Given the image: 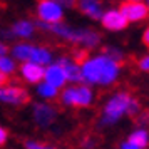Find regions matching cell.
Instances as JSON below:
<instances>
[{
	"instance_id": "6da1fadb",
	"label": "cell",
	"mask_w": 149,
	"mask_h": 149,
	"mask_svg": "<svg viewBox=\"0 0 149 149\" xmlns=\"http://www.w3.org/2000/svg\"><path fill=\"white\" fill-rule=\"evenodd\" d=\"M82 79L87 84H99V86H109L117 79L119 75V64L109 59L106 55H95L92 59H87L81 65Z\"/></svg>"
},
{
	"instance_id": "7a4b0ae2",
	"label": "cell",
	"mask_w": 149,
	"mask_h": 149,
	"mask_svg": "<svg viewBox=\"0 0 149 149\" xmlns=\"http://www.w3.org/2000/svg\"><path fill=\"white\" fill-rule=\"evenodd\" d=\"M134 101V97L129 92H119L114 94L104 106V112L99 121V126H111L116 121H119L124 114H127L131 104Z\"/></svg>"
},
{
	"instance_id": "3957f363",
	"label": "cell",
	"mask_w": 149,
	"mask_h": 149,
	"mask_svg": "<svg viewBox=\"0 0 149 149\" xmlns=\"http://www.w3.org/2000/svg\"><path fill=\"white\" fill-rule=\"evenodd\" d=\"M62 102L67 106H75V107H86L92 101V91L87 86H77V87H67L62 92Z\"/></svg>"
},
{
	"instance_id": "277c9868",
	"label": "cell",
	"mask_w": 149,
	"mask_h": 149,
	"mask_svg": "<svg viewBox=\"0 0 149 149\" xmlns=\"http://www.w3.org/2000/svg\"><path fill=\"white\" fill-rule=\"evenodd\" d=\"M37 15L44 24H61L62 7H59L52 0H37Z\"/></svg>"
},
{
	"instance_id": "5b68a950",
	"label": "cell",
	"mask_w": 149,
	"mask_h": 149,
	"mask_svg": "<svg viewBox=\"0 0 149 149\" xmlns=\"http://www.w3.org/2000/svg\"><path fill=\"white\" fill-rule=\"evenodd\" d=\"M119 12L127 19V22H139V20H144L149 15V8L142 2H129V0H126L121 5Z\"/></svg>"
},
{
	"instance_id": "8992f818",
	"label": "cell",
	"mask_w": 149,
	"mask_h": 149,
	"mask_svg": "<svg viewBox=\"0 0 149 149\" xmlns=\"http://www.w3.org/2000/svg\"><path fill=\"white\" fill-rule=\"evenodd\" d=\"M0 101L7 102V104H15V106H22L30 101V95L25 89L17 87V86H5L0 87Z\"/></svg>"
},
{
	"instance_id": "52a82bcc",
	"label": "cell",
	"mask_w": 149,
	"mask_h": 149,
	"mask_svg": "<svg viewBox=\"0 0 149 149\" xmlns=\"http://www.w3.org/2000/svg\"><path fill=\"white\" fill-rule=\"evenodd\" d=\"M55 117H57V111H55L52 106L42 104V102H39V104L34 106V119L40 127L50 126V124L55 121Z\"/></svg>"
},
{
	"instance_id": "ba28073f",
	"label": "cell",
	"mask_w": 149,
	"mask_h": 149,
	"mask_svg": "<svg viewBox=\"0 0 149 149\" xmlns=\"http://www.w3.org/2000/svg\"><path fill=\"white\" fill-rule=\"evenodd\" d=\"M127 19L119 12V10H109L102 15V27L107 30H122L127 27Z\"/></svg>"
},
{
	"instance_id": "9c48e42d",
	"label": "cell",
	"mask_w": 149,
	"mask_h": 149,
	"mask_svg": "<svg viewBox=\"0 0 149 149\" xmlns=\"http://www.w3.org/2000/svg\"><path fill=\"white\" fill-rule=\"evenodd\" d=\"M57 64L62 67L64 74H65V79H67L69 82H72V84H81V82H84V79H82V72H81V67H79L75 62L69 61L67 57H61Z\"/></svg>"
},
{
	"instance_id": "30bf717a",
	"label": "cell",
	"mask_w": 149,
	"mask_h": 149,
	"mask_svg": "<svg viewBox=\"0 0 149 149\" xmlns=\"http://www.w3.org/2000/svg\"><path fill=\"white\" fill-rule=\"evenodd\" d=\"M20 72L27 82L39 84L44 79V75H45V69L42 65H39V64H34V62H24L20 67Z\"/></svg>"
},
{
	"instance_id": "8fae6325",
	"label": "cell",
	"mask_w": 149,
	"mask_h": 149,
	"mask_svg": "<svg viewBox=\"0 0 149 149\" xmlns=\"http://www.w3.org/2000/svg\"><path fill=\"white\" fill-rule=\"evenodd\" d=\"M44 79H45L47 84L54 86L55 89L62 87V86L67 82L65 74H64V70H62V67L59 65V64H52V65H49V67L45 69V75H44Z\"/></svg>"
},
{
	"instance_id": "7c38bea8",
	"label": "cell",
	"mask_w": 149,
	"mask_h": 149,
	"mask_svg": "<svg viewBox=\"0 0 149 149\" xmlns=\"http://www.w3.org/2000/svg\"><path fill=\"white\" fill-rule=\"evenodd\" d=\"M101 42V34L92 29H77L75 44H82L86 47H95Z\"/></svg>"
},
{
	"instance_id": "4fadbf2b",
	"label": "cell",
	"mask_w": 149,
	"mask_h": 149,
	"mask_svg": "<svg viewBox=\"0 0 149 149\" xmlns=\"http://www.w3.org/2000/svg\"><path fill=\"white\" fill-rule=\"evenodd\" d=\"M77 7L82 14L89 15L91 19H102L101 0H77Z\"/></svg>"
},
{
	"instance_id": "5bb4252c",
	"label": "cell",
	"mask_w": 149,
	"mask_h": 149,
	"mask_svg": "<svg viewBox=\"0 0 149 149\" xmlns=\"http://www.w3.org/2000/svg\"><path fill=\"white\" fill-rule=\"evenodd\" d=\"M12 35H17V37H30L34 34V24L29 20H19L12 25Z\"/></svg>"
},
{
	"instance_id": "9a60e30c",
	"label": "cell",
	"mask_w": 149,
	"mask_h": 149,
	"mask_svg": "<svg viewBox=\"0 0 149 149\" xmlns=\"http://www.w3.org/2000/svg\"><path fill=\"white\" fill-rule=\"evenodd\" d=\"M30 62L39 64V65H47V64L52 62V54L49 52L47 49H44V47H34V52H32V57H30Z\"/></svg>"
},
{
	"instance_id": "2e32d148",
	"label": "cell",
	"mask_w": 149,
	"mask_h": 149,
	"mask_svg": "<svg viewBox=\"0 0 149 149\" xmlns=\"http://www.w3.org/2000/svg\"><path fill=\"white\" fill-rule=\"evenodd\" d=\"M32 52H34V47H32L30 44H17V45L12 49V54H14L15 59L24 61V62H30Z\"/></svg>"
},
{
	"instance_id": "e0dca14e",
	"label": "cell",
	"mask_w": 149,
	"mask_h": 149,
	"mask_svg": "<svg viewBox=\"0 0 149 149\" xmlns=\"http://www.w3.org/2000/svg\"><path fill=\"white\" fill-rule=\"evenodd\" d=\"M129 142H131V144H134V146H137V148L144 149L149 144V134H148V131H146V129L134 131L132 134L129 136Z\"/></svg>"
},
{
	"instance_id": "ac0fdd59",
	"label": "cell",
	"mask_w": 149,
	"mask_h": 149,
	"mask_svg": "<svg viewBox=\"0 0 149 149\" xmlns=\"http://www.w3.org/2000/svg\"><path fill=\"white\" fill-rule=\"evenodd\" d=\"M39 94L42 95V97H45V99H54V97H57V89L54 87V86H50V84H47V82H44V84H39Z\"/></svg>"
},
{
	"instance_id": "d6986e66",
	"label": "cell",
	"mask_w": 149,
	"mask_h": 149,
	"mask_svg": "<svg viewBox=\"0 0 149 149\" xmlns=\"http://www.w3.org/2000/svg\"><path fill=\"white\" fill-rule=\"evenodd\" d=\"M15 70V64L12 59H8V57H0V72H3V74H12Z\"/></svg>"
},
{
	"instance_id": "ffe728a7",
	"label": "cell",
	"mask_w": 149,
	"mask_h": 149,
	"mask_svg": "<svg viewBox=\"0 0 149 149\" xmlns=\"http://www.w3.org/2000/svg\"><path fill=\"white\" fill-rule=\"evenodd\" d=\"M104 55H106V57H109V59H112V61L117 62V64H121L122 59H124V55H122L121 50L112 49V47H106V49H104Z\"/></svg>"
},
{
	"instance_id": "44dd1931",
	"label": "cell",
	"mask_w": 149,
	"mask_h": 149,
	"mask_svg": "<svg viewBox=\"0 0 149 149\" xmlns=\"http://www.w3.org/2000/svg\"><path fill=\"white\" fill-rule=\"evenodd\" d=\"M25 149H55V148L42 144V142H37V141H25Z\"/></svg>"
},
{
	"instance_id": "7402d4cb",
	"label": "cell",
	"mask_w": 149,
	"mask_h": 149,
	"mask_svg": "<svg viewBox=\"0 0 149 149\" xmlns=\"http://www.w3.org/2000/svg\"><path fill=\"white\" fill-rule=\"evenodd\" d=\"M52 2H55L59 7H67V8H74L75 5H77V0H52Z\"/></svg>"
},
{
	"instance_id": "603a6c76",
	"label": "cell",
	"mask_w": 149,
	"mask_h": 149,
	"mask_svg": "<svg viewBox=\"0 0 149 149\" xmlns=\"http://www.w3.org/2000/svg\"><path fill=\"white\" fill-rule=\"evenodd\" d=\"M137 65H139V69H141V70H144V72H149V55H144L142 59H139Z\"/></svg>"
},
{
	"instance_id": "cb8c5ba5",
	"label": "cell",
	"mask_w": 149,
	"mask_h": 149,
	"mask_svg": "<svg viewBox=\"0 0 149 149\" xmlns=\"http://www.w3.org/2000/svg\"><path fill=\"white\" fill-rule=\"evenodd\" d=\"M7 137H8V132L0 126V146H3V144L7 142Z\"/></svg>"
},
{
	"instance_id": "d4e9b609",
	"label": "cell",
	"mask_w": 149,
	"mask_h": 149,
	"mask_svg": "<svg viewBox=\"0 0 149 149\" xmlns=\"http://www.w3.org/2000/svg\"><path fill=\"white\" fill-rule=\"evenodd\" d=\"M142 42H144V44H146V47L149 49V25L146 27L144 34H142Z\"/></svg>"
},
{
	"instance_id": "484cf974",
	"label": "cell",
	"mask_w": 149,
	"mask_h": 149,
	"mask_svg": "<svg viewBox=\"0 0 149 149\" xmlns=\"http://www.w3.org/2000/svg\"><path fill=\"white\" fill-rule=\"evenodd\" d=\"M5 84H8V75L0 72V87H5Z\"/></svg>"
},
{
	"instance_id": "4316f807",
	"label": "cell",
	"mask_w": 149,
	"mask_h": 149,
	"mask_svg": "<svg viewBox=\"0 0 149 149\" xmlns=\"http://www.w3.org/2000/svg\"><path fill=\"white\" fill-rule=\"evenodd\" d=\"M121 149H141V148H137V146H134V144H131V142H122L121 144Z\"/></svg>"
},
{
	"instance_id": "83f0119b",
	"label": "cell",
	"mask_w": 149,
	"mask_h": 149,
	"mask_svg": "<svg viewBox=\"0 0 149 149\" xmlns=\"http://www.w3.org/2000/svg\"><path fill=\"white\" fill-rule=\"evenodd\" d=\"M7 45H5V44H2V42H0V57H3V55L7 54Z\"/></svg>"
},
{
	"instance_id": "f1b7e54d",
	"label": "cell",
	"mask_w": 149,
	"mask_h": 149,
	"mask_svg": "<svg viewBox=\"0 0 149 149\" xmlns=\"http://www.w3.org/2000/svg\"><path fill=\"white\" fill-rule=\"evenodd\" d=\"M129 2H141V0H129Z\"/></svg>"
},
{
	"instance_id": "f546056e",
	"label": "cell",
	"mask_w": 149,
	"mask_h": 149,
	"mask_svg": "<svg viewBox=\"0 0 149 149\" xmlns=\"http://www.w3.org/2000/svg\"><path fill=\"white\" fill-rule=\"evenodd\" d=\"M146 5H148V8H149V0H148V3H146Z\"/></svg>"
}]
</instances>
